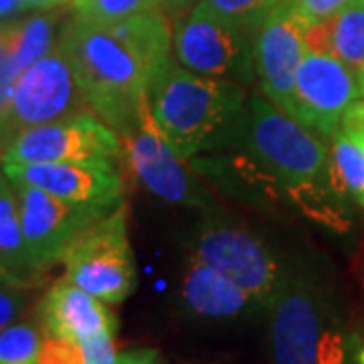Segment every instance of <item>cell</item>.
Listing matches in <instances>:
<instances>
[{"instance_id": "obj_1", "label": "cell", "mask_w": 364, "mask_h": 364, "mask_svg": "<svg viewBox=\"0 0 364 364\" xmlns=\"http://www.w3.org/2000/svg\"><path fill=\"white\" fill-rule=\"evenodd\" d=\"M269 310L273 364H358L360 338L320 269L289 267Z\"/></svg>"}, {"instance_id": "obj_2", "label": "cell", "mask_w": 364, "mask_h": 364, "mask_svg": "<svg viewBox=\"0 0 364 364\" xmlns=\"http://www.w3.org/2000/svg\"><path fill=\"white\" fill-rule=\"evenodd\" d=\"M152 117L170 148L188 162L217 144L245 116V85L193 73L172 59L146 87Z\"/></svg>"}, {"instance_id": "obj_3", "label": "cell", "mask_w": 364, "mask_h": 364, "mask_svg": "<svg viewBox=\"0 0 364 364\" xmlns=\"http://www.w3.org/2000/svg\"><path fill=\"white\" fill-rule=\"evenodd\" d=\"M59 45L91 112L119 134L136 117L152 71L112 25L75 16Z\"/></svg>"}, {"instance_id": "obj_4", "label": "cell", "mask_w": 364, "mask_h": 364, "mask_svg": "<svg viewBox=\"0 0 364 364\" xmlns=\"http://www.w3.org/2000/svg\"><path fill=\"white\" fill-rule=\"evenodd\" d=\"M245 134L253 154L286 184L324 198L330 188L338 191L324 140L277 109L263 93L247 97Z\"/></svg>"}, {"instance_id": "obj_5", "label": "cell", "mask_w": 364, "mask_h": 364, "mask_svg": "<svg viewBox=\"0 0 364 364\" xmlns=\"http://www.w3.org/2000/svg\"><path fill=\"white\" fill-rule=\"evenodd\" d=\"M61 261L65 279L104 304H122L138 286L136 261L128 239L126 205L77 233Z\"/></svg>"}, {"instance_id": "obj_6", "label": "cell", "mask_w": 364, "mask_h": 364, "mask_svg": "<svg viewBox=\"0 0 364 364\" xmlns=\"http://www.w3.org/2000/svg\"><path fill=\"white\" fill-rule=\"evenodd\" d=\"M193 257L229 277L261 308L272 306L289 272L257 235L229 221L205 223L193 239Z\"/></svg>"}, {"instance_id": "obj_7", "label": "cell", "mask_w": 364, "mask_h": 364, "mask_svg": "<svg viewBox=\"0 0 364 364\" xmlns=\"http://www.w3.org/2000/svg\"><path fill=\"white\" fill-rule=\"evenodd\" d=\"M172 51L178 65L198 75L239 85L255 81L251 31L208 13L200 4L174 28Z\"/></svg>"}, {"instance_id": "obj_8", "label": "cell", "mask_w": 364, "mask_h": 364, "mask_svg": "<svg viewBox=\"0 0 364 364\" xmlns=\"http://www.w3.org/2000/svg\"><path fill=\"white\" fill-rule=\"evenodd\" d=\"M122 140L91 112L21 130L6 152L2 166L45 162H116Z\"/></svg>"}, {"instance_id": "obj_9", "label": "cell", "mask_w": 364, "mask_h": 364, "mask_svg": "<svg viewBox=\"0 0 364 364\" xmlns=\"http://www.w3.org/2000/svg\"><path fill=\"white\" fill-rule=\"evenodd\" d=\"M117 136L126 150L128 166L152 195L184 207L210 205L205 186L195 181L156 126L146 97L138 105L136 117Z\"/></svg>"}, {"instance_id": "obj_10", "label": "cell", "mask_w": 364, "mask_h": 364, "mask_svg": "<svg viewBox=\"0 0 364 364\" xmlns=\"http://www.w3.org/2000/svg\"><path fill=\"white\" fill-rule=\"evenodd\" d=\"M310 23L294 0H279L251 33L255 79L261 93L284 114H291L296 73L306 53Z\"/></svg>"}, {"instance_id": "obj_11", "label": "cell", "mask_w": 364, "mask_h": 364, "mask_svg": "<svg viewBox=\"0 0 364 364\" xmlns=\"http://www.w3.org/2000/svg\"><path fill=\"white\" fill-rule=\"evenodd\" d=\"M358 100L360 81L348 67L326 53L306 49L296 73L289 117L330 140Z\"/></svg>"}, {"instance_id": "obj_12", "label": "cell", "mask_w": 364, "mask_h": 364, "mask_svg": "<svg viewBox=\"0 0 364 364\" xmlns=\"http://www.w3.org/2000/svg\"><path fill=\"white\" fill-rule=\"evenodd\" d=\"M83 112H91L90 105L83 97L65 53L57 43L51 51L16 79L9 116L14 128L21 132Z\"/></svg>"}, {"instance_id": "obj_13", "label": "cell", "mask_w": 364, "mask_h": 364, "mask_svg": "<svg viewBox=\"0 0 364 364\" xmlns=\"http://www.w3.org/2000/svg\"><path fill=\"white\" fill-rule=\"evenodd\" d=\"M13 186L18 196L26 251L37 273L61 261L75 235L109 215L104 208L61 200L31 184L13 182Z\"/></svg>"}, {"instance_id": "obj_14", "label": "cell", "mask_w": 364, "mask_h": 364, "mask_svg": "<svg viewBox=\"0 0 364 364\" xmlns=\"http://www.w3.org/2000/svg\"><path fill=\"white\" fill-rule=\"evenodd\" d=\"M11 182H23L67 203L116 210L124 205V181L116 162H45L2 166Z\"/></svg>"}, {"instance_id": "obj_15", "label": "cell", "mask_w": 364, "mask_h": 364, "mask_svg": "<svg viewBox=\"0 0 364 364\" xmlns=\"http://www.w3.org/2000/svg\"><path fill=\"white\" fill-rule=\"evenodd\" d=\"M39 322L43 334L73 342H83L102 332L116 334V318L104 301L69 279L57 282L41 299Z\"/></svg>"}, {"instance_id": "obj_16", "label": "cell", "mask_w": 364, "mask_h": 364, "mask_svg": "<svg viewBox=\"0 0 364 364\" xmlns=\"http://www.w3.org/2000/svg\"><path fill=\"white\" fill-rule=\"evenodd\" d=\"M182 298L191 312L208 320H237L261 308L247 291L196 257L186 263Z\"/></svg>"}, {"instance_id": "obj_17", "label": "cell", "mask_w": 364, "mask_h": 364, "mask_svg": "<svg viewBox=\"0 0 364 364\" xmlns=\"http://www.w3.org/2000/svg\"><path fill=\"white\" fill-rule=\"evenodd\" d=\"M306 47L326 53L348 67L356 77L364 73V4L354 0L334 16L310 25Z\"/></svg>"}, {"instance_id": "obj_18", "label": "cell", "mask_w": 364, "mask_h": 364, "mask_svg": "<svg viewBox=\"0 0 364 364\" xmlns=\"http://www.w3.org/2000/svg\"><path fill=\"white\" fill-rule=\"evenodd\" d=\"M330 164L340 195L364 208V126L342 119L330 136Z\"/></svg>"}, {"instance_id": "obj_19", "label": "cell", "mask_w": 364, "mask_h": 364, "mask_svg": "<svg viewBox=\"0 0 364 364\" xmlns=\"http://www.w3.org/2000/svg\"><path fill=\"white\" fill-rule=\"evenodd\" d=\"M0 263L16 284L25 287L37 275L23 237L18 196L6 174H0Z\"/></svg>"}, {"instance_id": "obj_20", "label": "cell", "mask_w": 364, "mask_h": 364, "mask_svg": "<svg viewBox=\"0 0 364 364\" xmlns=\"http://www.w3.org/2000/svg\"><path fill=\"white\" fill-rule=\"evenodd\" d=\"M11 31V55L14 77H21L33 63L51 51L55 37V23L47 14H37L26 21L9 23Z\"/></svg>"}, {"instance_id": "obj_21", "label": "cell", "mask_w": 364, "mask_h": 364, "mask_svg": "<svg viewBox=\"0 0 364 364\" xmlns=\"http://www.w3.org/2000/svg\"><path fill=\"white\" fill-rule=\"evenodd\" d=\"M160 6L162 0H75L73 2V11L77 18L100 23V25H112Z\"/></svg>"}, {"instance_id": "obj_22", "label": "cell", "mask_w": 364, "mask_h": 364, "mask_svg": "<svg viewBox=\"0 0 364 364\" xmlns=\"http://www.w3.org/2000/svg\"><path fill=\"white\" fill-rule=\"evenodd\" d=\"M43 334L28 322L11 324L0 332V364H39Z\"/></svg>"}, {"instance_id": "obj_23", "label": "cell", "mask_w": 364, "mask_h": 364, "mask_svg": "<svg viewBox=\"0 0 364 364\" xmlns=\"http://www.w3.org/2000/svg\"><path fill=\"white\" fill-rule=\"evenodd\" d=\"M279 0H198L203 9L217 14L237 26L253 33L261 18L272 11Z\"/></svg>"}, {"instance_id": "obj_24", "label": "cell", "mask_w": 364, "mask_h": 364, "mask_svg": "<svg viewBox=\"0 0 364 364\" xmlns=\"http://www.w3.org/2000/svg\"><path fill=\"white\" fill-rule=\"evenodd\" d=\"M39 364H83L81 344L73 340L57 338L43 334L39 350Z\"/></svg>"}, {"instance_id": "obj_25", "label": "cell", "mask_w": 364, "mask_h": 364, "mask_svg": "<svg viewBox=\"0 0 364 364\" xmlns=\"http://www.w3.org/2000/svg\"><path fill=\"white\" fill-rule=\"evenodd\" d=\"M16 77L13 73V55H11V31L9 23L0 25V112L9 114L13 102V90Z\"/></svg>"}, {"instance_id": "obj_26", "label": "cell", "mask_w": 364, "mask_h": 364, "mask_svg": "<svg viewBox=\"0 0 364 364\" xmlns=\"http://www.w3.org/2000/svg\"><path fill=\"white\" fill-rule=\"evenodd\" d=\"M25 286L0 282V332L14 324V320L25 310Z\"/></svg>"}, {"instance_id": "obj_27", "label": "cell", "mask_w": 364, "mask_h": 364, "mask_svg": "<svg viewBox=\"0 0 364 364\" xmlns=\"http://www.w3.org/2000/svg\"><path fill=\"white\" fill-rule=\"evenodd\" d=\"M79 344L83 352V364H116L117 354L114 346V332H102Z\"/></svg>"}, {"instance_id": "obj_28", "label": "cell", "mask_w": 364, "mask_h": 364, "mask_svg": "<svg viewBox=\"0 0 364 364\" xmlns=\"http://www.w3.org/2000/svg\"><path fill=\"white\" fill-rule=\"evenodd\" d=\"M354 0H294L296 9L308 18L310 25H316L320 21H326L330 16L346 9Z\"/></svg>"}, {"instance_id": "obj_29", "label": "cell", "mask_w": 364, "mask_h": 364, "mask_svg": "<svg viewBox=\"0 0 364 364\" xmlns=\"http://www.w3.org/2000/svg\"><path fill=\"white\" fill-rule=\"evenodd\" d=\"M116 364H168L164 363L154 350H132L117 354Z\"/></svg>"}, {"instance_id": "obj_30", "label": "cell", "mask_w": 364, "mask_h": 364, "mask_svg": "<svg viewBox=\"0 0 364 364\" xmlns=\"http://www.w3.org/2000/svg\"><path fill=\"white\" fill-rule=\"evenodd\" d=\"M16 134H18V130L14 128L11 116L0 112V154L6 152V148L11 146V142H13Z\"/></svg>"}, {"instance_id": "obj_31", "label": "cell", "mask_w": 364, "mask_h": 364, "mask_svg": "<svg viewBox=\"0 0 364 364\" xmlns=\"http://www.w3.org/2000/svg\"><path fill=\"white\" fill-rule=\"evenodd\" d=\"M63 0H21L23 4V11L25 9H35V11H47V9H53L55 4H61Z\"/></svg>"}, {"instance_id": "obj_32", "label": "cell", "mask_w": 364, "mask_h": 364, "mask_svg": "<svg viewBox=\"0 0 364 364\" xmlns=\"http://www.w3.org/2000/svg\"><path fill=\"white\" fill-rule=\"evenodd\" d=\"M344 119L364 126V102H354V104L350 105V109L346 112Z\"/></svg>"}, {"instance_id": "obj_33", "label": "cell", "mask_w": 364, "mask_h": 364, "mask_svg": "<svg viewBox=\"0 0 364 364\" xmlns=\"http://www.w3.org/2000/svg\"><path fill=\"white\" fill-rule=\"evenodd\" d=\"M18 11H23L21 0H0V18L13 16V14H16Z\"/></svg>"}, {"instance_id": "obj_34", "label": "cell", "mask_w": 364, "mask_h": 364, "mask_svg": "<svg viewBox=\"0 0 364 364\" xmlns=\"http://www.w3.org/2000/svg\"><path fill=\"white\" fill-rule=\"evenodd\" d=\"M0 282H11V284H16L13 277H11V273L2 267V263H0ZM18 286H21V284H18Z\"/></svg>"}, {"instance_id": "obj_35", "label": "cell", "mask_w": 364, "mask_h": 364, "mask_svg": "<svg viewBox=\"0 0 364 364\" xmlns=\"http://www.w3.org/2000/svg\"><path fill=\"white\" fill-rule=\"evenodd\" d=\"M182 2H188V0H162V4H170V6H176V4H182Z\"/></svg>"}, {"instance_id": "obj_36", "label": "cell", "mask_w": 364, "mask_h": 364, "mask_svg": "<svg viewBox=\"0 0 364 364\" xmlns=\"http://www.w3.org/2000/svg\"><path fill=\"white\" fill-rule=\"evenodd\" d=\"M358 364H364V346H360L358 350Z\"/></svg>"}, {"instance_id": "obj_37", "label": "cell", "mask_w": 364, "mask_h": 364, "mask_svg": "<svg viewBox=\"0 0 364 364\" xmlns=\"http://www.w3.org/2000/svg\"><path fill=\"white\" fill-rule=\"evenodd\" d=\"M358 81H360V95L364 97V73L360 75V77H358Z\"/></svg>"}, {"instance_id": "obj_38", "label": "cell", "mask_w": 364, "mask_h": 364, "mask_svg": "<svg viewBox=\"0 0 364 364\" xmlns=\"http://www.w3.org/2000/svg\"><path fill=\"white\" fill-rule=\"evenodd\" d=\"M0 164H2V154H0Z\"/></svg>"}, {"instance_id": "obj_39", "label": "cell", "mask_w": 364, "mask_h": 364, "mask_svg": "<svg viewBox=\"0 0 364 364\" xmlns=\"http://www.w3.org/2000/svg\"><path fill=\"white\" fill-rule=\"evenodd\" d=\"M363 4H364V0H363Z\"/></svg>"}, {"instance_id": "obj_40", "label": "cell", "mask_w": 364, "mask_h": 364, "mask_svg": "<svg viewBox=\"0 0 364 364\" xmlns=\"http://www.w3.org/2000/svg\"><path fill=\"white\" fill-rule=\"evenodd\" d=\"M63 2H65V0H63Z\"/></svg>"}]
</instances>
